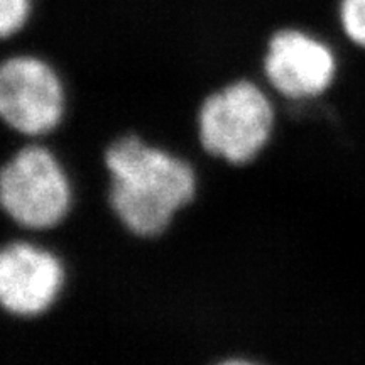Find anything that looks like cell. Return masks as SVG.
Listing matches in <instances>:
<instances>
[{
  "label": "cell",
  "instance_id": "3957f363",
  "mask_svg": "<svg viewBox=\"0 0 365 365\" xmlns=\"http://www.w3.org/2000/svg\"><path fill=\"white\" fill-rule=\"evenodd\" d=\"M0 203L6 215L26 230L58 227L71 210L73 188L56 154L38 144L16 150L0 173Z\"/></svg>",
  "mask_w": 365,
  "mask_h": 365
},
{
  "label": "cell",
  "instance_id": "5b68a950",
  "mask_svg": "<svg viewBox=\"0 0 365 365\" xmlns=\"http://www.w3.org/2000/svg\"><path fill=\"white\" fill-rule=\"evenodd\" d=\"M269 86L291 102L312 100L335 83L339 61L327 43L299 29H279L261 58Z\"/></svg>",
  "mask_w": 365,
  "mask_h": 365
},
{
  "label": "cell",
  "instance_id": "7a4b0ae2",
  "mask_svg": "<svg viewBox=\"0 0 365 365\" xmlns=\"http://www.w3.org/2000/svg\"><path fill=\"white\" fill-rule=\"evenodd\" d=\"M276 108L255 81L237 78L218 85L195 112V132L208 156L245 166L271 144Z\"/></svg>",
  "mask_w": 365,
  "mask_h": 365
},
{
  "label": "cell",
  "instance_id": "52a82bcc",
  "mask_svg": "<svg viewBox=\"0 0 365 365\" xmlns=\"http://www.w3.org/2000/svg\"><path fill=\"white\" fill-rule=\"evenodd\" d=\"M340 22L346 38L365 49V0H341Z\"/></svg>",
  "mask_w": 365,
  "mask_h": 365
},
{
  "label": "cell",
  "instance_id": "6da1fadb",
  "mask_svg": "<svg viewBox=\"0 0 365 365\" xmlns=\"http://www.w3.org/2000/svg\"><path fill=\"white\" fill-rule=\"evenodd\" d=\"M102 163L108 175V208L137 239L161 237L198 193V176L188 159L135 132L112 139Z\"/></svg>",
  "mask_w": 365,
  "mask_h": 365
},
{
  "label": "cell",
  "instance_id": "ba28073f",
  "mask_svg": "<svg viewBox=\"0 0 365 365\" xmlns=\"http://www.w3.org/2000/svg\"><path fill=\"white\" fill-rule=\"evenodd\" d=\"M29 0H0V34L4 39L17 34L29 17Z\"/></svg>",
  "mask_w": 365,
  "mask_h": 365
},
{
  "label": "cell",
  "instance_id": "8992f818",
  "mask_svg": "<svg viewBox=\"0 0 365 365\" xmlns=\"http://www.w3.org/2000/svg\"><path fill=\"white\" fill-rule=\"evenodd\" d=\"M66 284L61 259L51 250L24 240L0 252V304L16 318H38L49 312Z\"/></svg>",
  "mask_w": 365,
  "mask_h": 365
},
{
  "label": "cell",
  "instance_id": "277c9868",
  "mask_svg": "<svg viewBox=\"0 0 365 365\" xmlns=\"http://www.w3.org/2000/svg\"><path fill=\"white\" fill-rule=\"evenodd\" d=\"M66 88L51 63L36 54H12L0 66V115L24 137H43L66 113Z\"/></svg>",
  "mask_w": 365,
  "mask_h": 365
}]
</instances>
